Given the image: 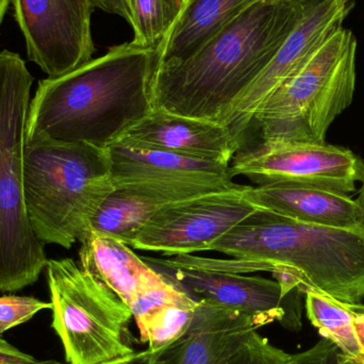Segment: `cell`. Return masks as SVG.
<instances>
[{
    "label": "cell",
    "mask_w": 364,
    "mask_h": 364,
    "mask_svg": "<svg viewBox=\"0 0 364 364\" xmlns=\"http://www.w3.org/2000/svg\"><path fill=\"white\" fill-rule=\"evenodd\" d=\"M159 49L134 42L38 82L30 100L26 145L87 143L107 149L155 109Z\"/></svg>",
    "instance_id": "cell-1"
},
{
    "label": "cell",
    "mask_w": 364,
    "mask_h": 364,
    "mask_svg": "<svg viewBox=\"0 0 364 364\" xmlns=\"http://www.w3.org/2000/svg\"><path fill=\"white\" fill-rule=\"evenodd\" d=\"M318 0H259L181 61L160 64L155 108L218 122Z\"/></svg>",
    "instance_id": "cell-2"
},
{
    "label": "cell",
    "mask_w": 364,
    "mask_h": 364,
    "mask_svg": "<svg viewBox=\"0 0 364 364\" xmlns=\"http://www.w3.org/2000/svg\"><path fill=\"white\" fill-rule=\"evenodd\" d=\"M235 259L290 276L301 292L316 291L346 303L364 299V231L299 222L257 209L210 246Z\"/></svg>",
    "instance_id": "cell-3"
},
{
    "label": "cell",
    "mask_w": 364,
    "mask_h": 364,
    "mask_svg": "<svg viewBox=\"0 0 364 364\" xmlns=\"http://www.w3.org/2000/svg\"><path fill=\"white\" fill-rule=\"evenodd\" d=\"M23 197L34 235L70 250L114 190L108 149L87 143L26 145Z\"/></svg>",
    "instance_id": "cell-4"
},
{
    "label": "cell",
    "mask_w": 364,
    "mask_h": 364,
    "mask_svg": "<svg viewBox=\"0 0 364 364\" xmlns=\"http://www.w3.org/2000/svg\"><path fill=\"white\" fill-rule=\"evenodd\" d=\"M356 36L343 26L259 108L250 130L259 142L326 143L335 119L352 105L356 89Z\"/></svg>",
    "instance_id": "cell-5"
},
{
    "label": "cell",
    "mask_w": 364,
    "mask_h": 364,
    "mask_svg": "<svg viewBox=\"0 0 364 364\" xmlns=\"http://www.w3.org/2000/svg\"><path fill=\"white\" fill-rule=\"evenodd\" d=\"M33 77L18 53H0V292L38 282L45 245L34 235L23 197L26 125Z\"/></svg>",
    "instance_id": "cell-6"
},
{
    "label": "cell",
    "mask_w": 364,
    "mask_h": 364,
    "mask_svg": "<svg viewBox=\"0 0 364 364\" xmlns=\"http://www.w3.org/2000/svg\"><path fill=\"white\" fill-rule=\"evenodd\" d=\"M53 331L68 364H107L134 355L132 309L73 259H48Z\"/></svg>",
    "instance_id": "cell-7"
},
{
    "label": "cell",
    "mask_w": 364,
    "mask_h": 364,
    "mask_svg": "<svg viewBox=\"0 0 364 364\" xmlns=\"http://www.w3.org/2000/svg\"><path fill=\"white\" fill-rule=\"evenodd\" d=\"M363 168V160L350 149L327 143L286 141L242 147L230 162L233 177H246L258 186L292 182L346 195L356 190Z\"/></svg>",
    "instance_id": "cell-8"
},
{
    "label": "cell",
    "mask_w": 364,
    "mask_h": 364,
    "mask_svg": "<svg viewBox=\"0 0 364 364\" xmlns=\"http://www.w3.org/2000/svg\"><path fill=\"white\" fill-rule=\"evenodd\" d=\"M244 188L237 184L162 208L143 225L130 246L164 256L209 250L214 242L258 209L244 198Z\"/></svg>",
    "instance_id": "cell-9"
},
{
    "label": "cell",
    "mask_w": 364,
    "mask_h": 364,
    "mask_svg": "<svg viewBox=\"0 0 364 364\" xmlns=\"http://www.w3.org/2000/svg\"><path fill=\"white\" fill-rule=\"evenodd\" d=\"M28 57L49 77L91 61L93 0H12Z\"/></svg>",
    "instance_id": "cell-10"
},
{
    "label": "cell",
    "mask_w": 364,
    "mask_h": 364,
    "mask_svg": "<svg viewBox=\"0 0 364 364\" xmlns=\"http://www.w3.org/2000/svg\"><path fill=\"white\" fill-rule=\"evenodd\" d=\"M168 269L171 273L164 275L197 301L245 314L259 327L278 322L289 331H299L303 326L304 293L299 288L231 272L197 267Z\"/></svg>",
    "instance_id": "cell-11"
},
{
    "label": "cell",
    "mask_w": 364,
    "mask_h": 364,
    "mask_svg": "<svg viewBox=\"0 0 364 364\" xmlns=\"http://www.w3.org/2000/svg\"><path fill=\"white\" fill-rule=\"evenodd\" d=\"M353 6V0H318L258 78L220 115L218 122L229 128L240 149L263 102L343 26Z\"/></svg>",
    "instance_id": "cell-12"
},
{
    "label": "cell",
    "mask_w": 364,
    "mask_h": 364,
    "mask_svg": "<svg viewBox=\"0 0 364 364\" xmlns=\"http://www.w3.org/2000/svg\"><path fill=\"white\" fill-rule=\"evenodd\" d=\"M112 144L224 164H230L240 149L229 128L220 122L184 117L160 108L129 126Z\"/></svg>",
    "instance_id": "cell-13"
},
{
    "label": "cell",
    "mask_w": 364,
    "mask_h": 364,
    "mask_svg": "<svg viewBox=\"0 0 364 364\" xmlns=\"http://www.w3.org/2000/svg\"><path fill=\"white\" fill-rule=\"evenodd\" d=\"M235 182H134L115 186L91 220L92 232L130 246L143 225L166 205L228 190Z\"/></svg>",
    "instance_id": "cell-14"
},
{
    "label": "cell",
    "mask_w": 364,
    "mask_h": 364,
    "mask_svg": "<svg viewBox=\"0 0 364 364\" xmlns=\"http://www.w3.org/2000/svg\"><path fill=\"white\" fill-rule=\"evenodd\" d=\"M200 301L188 333L171 346L151 353L147 364H226L260 328L254 318Z\"/></svg>",
    "instance_id": "cell-15"
},
{
    "label": "cell",
    "mask_w": 364,
    "mask_h": 364,
    "mask_svg": "<svg viewBox=\"0 0 364 364\" xmlns=\"http://www.w3.org/2000/svg\"><path fill=\"white\" fill-rule=\"evenodd\" d=\"M243 196L258 209L299 222L333 228L361 229V212L350 195L307 184L272 182L245 186Z\"/></svg>",
    "instance_id": "cell-16"
},
{
    "label": "cell",
    "mask_w": 364,
    "mask_h": 364,
    "mask_svg": "<svg viewBox=\"0 0 364 364\" xmlns=\"http://www.w3.org/2000/svg\"><path fill=\"white\" fill-rule=\"evenodd\" d=\"M79 258L81 269L113 291L130 309L139 295L168 279L132 246L92 231L81 242Z\"/></svg>",
    "instance_id": "cell-17"
},
{
    "label": "cell",
    "mask_w": 364,
    "mask_h": 364,
    "mask_svg": "<svg viewBox=\"0 0 364 364\" xmlns=\"http://www.w3.org/2000/svg\"><path fill=\"white\" fill-rule=\"evenodd\" d=\"M107 149L114 186L134 182H233L230 164L115 144Z\"/></svg>",
    "instance_id": "cell-18"
},
{
    "label": "cell",
    "mask_w": 364,
    "mask_h": 364,
    "mask_svg": "<svg viewBox=\"0 0 364 364\" xmlns=\"http://www.w3.org/2000/svg\"><path fill=\"white\" fill-rule=\"evenodd\" d=\"M259 0H190L159 47L160 64L181 61Z\"/></svg>",
    "instance_id": "cell-19"
},
{
    "label": "cell",
    "mask_w": 364,
    "mask_h": 364,
    "mask_svg": "<svg viewBox=\"0 0 364 364\" xmlns=\"http://www.w3.org/2000/svg\"><path fill=\"white\" fill-rule=\"evenodd\" d=\"M306 311L323 338L331 340L353 363L364 364V305L306 291Z\"/></svg>",
    "instance_id": "cell-20"
},
{
    "label": "cell",
    "mask_w": 364,
    "mask_h": 364,
    "mask_svg": "<svg viewBox=\"0 0 364 364\" xmlns=\"http://www.w3.org/2000/svg\"><path fill=\"white\" fill-rule=\"evenodd\" d=\"M200 301L182 289L158 297L134 312L142 343L151 353L178 341L190 331Z\"/></svg>",
    "instance_id": "cell-21"
},
{
    "label": "cell",
    "mask_w": 364,
    "mask_h": 364,
    "mask_svg": "<svg viewBox=\"0 0 364 364\" xmlns=\"http://www.w3.org/2000/svg\"><path fill=\"white\" fill-rule=\"evenodd\" d=\"M190 0H126L128 23L134 28L132 42L159 49Z\"/></svg>",
    "instance_id": "cell-22"
},
{
    "label": "cell",
    "mask_w": 364,
    "mask_h": 364,
    "mask_svg": "<svg viewBox=\"0 0 364 364\" xmlns=\"http://www.w3.org/2000/svg\"><path fill=\"white\" fill-rule=\"evenodd\" d=\"M51 309L50 301L31 296L4 295L0 297V336L29 322L42 310Z\"/></svg>",
    "instance_id": "cell-23"
},
{
    "label": "cell",
    "mask_w": 364,
    "mask_h": 364,
    "mask_svg": "<svg viewBox=\"0 0 364 364\" xmlns=\"http://www.w3.org/2000/svg\"><path fill=\"white\" fill-rule=\"evenodd\" d=\"M289 355L254 331L226 364H287Z\"/></svg>",
    "instance_id": "cell-24"
},
{
    "label": "cell",
    "mask_w": 364,
    "mask_h": 364,
    "mask_svg": "<svg viewBox=\"0 0 364 364\" xmlns=\"http://www.w3.org/2000/svg\"><path fill=\"white\" fill-rule=\"evenodd\" d=\"M287 364H356L331 340L323 338L314 348L296 355H289Z\"/></svg>",
    "instance_id": "cell-25"
},
{
    "label": "cell",
    "mask_w": 364,
    "mask_h": 364,
    "mask_svg": "<svg viewBox=\"0 0 364 364\" xmlns=\"http://www.w3.org/2000/svg\"><path fill=\"white\" fill-rule=\"evenodd\" d=\"M0 364H63L55 360H38L31 355L21 352L18 348L2 339L0 336Z\"/></svg>",
    "instance_id": "cell-26"
},
{
    "label": "cell",
    "mask_w": 364,
    "mask_h": 364,
    "mask_svg": "<svg viewBox=\"0 0 364 364\" xmlns=\"http://www.w3.org/2000/svg\"><path fill=\"white\" fill-rule=\"evenodd\" d=\"M93 4L95 8H100L106 11V12L119 15L127 21L129 19L126 0H93Z\"/></svg>",
    "instance_id": "cell-27"
},
{
    "label": "cell",
    "mask_w": 364,
    "mask_h": 364,
    "mask_svg": "<svg viewBox=\"0 0 364 364\" xmlns=\"http://www.w3.org/2000/svg\"><path fill=\"white\" fill-rule=\"evenodd\" d=\"M151 352L149 350H143V352L134 353L132 356L126 357V358L119 359V360L113 361V363L107 364H147L149 363Z\"/></svg>",
    "instance_id": "cell-28"
},
{
    "label": "cell",
    "mask_w": 364,
    "mask_h": 364,
    "mask_svg": "<svg viewBox=\"0 0 364 364\" xmlns=\"http://www.w3.org/2000/svg\"><path fill=\"white\" fill-rule=\"evenodd\" d=\"M360 182L361 188L360 190H359V195L355 200H356L357 205H358L359 210H360L361 212L360 228L364 231V168L363 174H361Z\"/></svg>",
    "instance_id": "cell-29"
},
{
    "label": "cell",
    "mask_w": 364,
    "mask_h": 364,
    "mask_svg": "<svg viewBox=\"0 0 364 364\" xmlns=\"http://www.w3.org/2000/svg\"><path fill=\"white\" fill-rule=\"evenodd\" d=\"M10 1L11 0H0V26H1L2 21H4Z\"/></svg>",
    "instance_id": "cell-30"
}]
</instances>
